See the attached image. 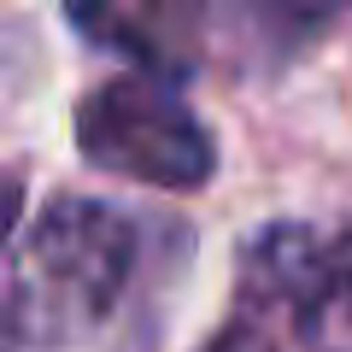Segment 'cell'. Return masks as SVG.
<instances>
[{
	"label": "cell",
	"instance_id": "3957f363",
	"mask_svg": "<svg viewBox=\"0 0 352 352\" xmlns=\"http://www.w3.org/2000/svg\"><path fill=\"white\" fill-rule=\"evenodd\" d=\"M300 352H352V223L323 241L311 294L294 317Z\"/></svg>",
	"mask_w": 352,
	"mask_h": 352
},
{
	"label": "cell",
	"instance_id": "277c9868",
	"mask_svg": "<svg viewBox=\"0 0 352 352\" xmlns=\"http://www.w3.org/2000/svg\"><path fill=\"white\" fill-rule=\"evenodd\" d=\"M276 323H264V317H247V311H235L223 329H217L212 340H206L200 352H276V335H270Z\"/></svg>",
	"mask_w": 352,
	"mask_h": 352
},
{
	"label": "cell",
	"instance_id": "6da1fadb",
	"mask_svg": "<svg viewBox=\"0 0 352 352\" xmlns=\"http://www.w3.org/2000/svg\"><path fill=\"white\" fill-rule=\"evenodd\" d=\"M135 270V223L106 200L59 194L18 235L12 288H6V340L12 352L59 346L100 329L124 300Z\"/></svg>",
	"mask_w": 352,
	"mask_h": 352
},
{
	"label": "cell",
	"instance_id": "7a4b0ae2",
	"mask_svg": "<svg viewBox=\"0 0 352 352\" xmlns=\"http://www.w3.org/2000/svg\"><path fill=\"white\" fill-rule=\"evenodd\" d=\"M71 135L94 170L147 182L164 194H194L217 176V141L164 76L118 71L82 88L71 112Z\"/></svg>",
	"mask_w": 352,
	"mask_h": 352
}]
</instances>
